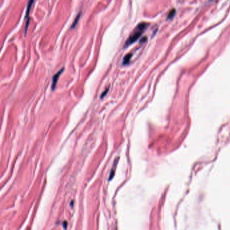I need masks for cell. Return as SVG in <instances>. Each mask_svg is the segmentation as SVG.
<instances>
[{
	"label": "cell",
	"mask_w": 230,
	"mask_h": 230,
	"mask_svg": "<svg viewBox=\"0 0 230 230\" xmlns=\"http://www.w3.org/2000/svg\"><path fill=\"white\" fill-rule=\"evenodd\" d=\"M175 13V10H174V9H172L171 11H170V12H169V14H168V17H171L172 16H173V13Z\"/></svg>",
	"instance_id": "7"
},
{
	"label": "cell",
	"mask_w": 230,
	"mask_h": 230,
	"mask_svg": "<svg viewBox=\"0 0 230 230\" xmlns=\"http://www.w3.org/2000/svg\"><path fill=\"white\" fill-rule=\"evenodd\" d=\"M63 69L64 68L62 67L61 69H59V70L57 71L56 74L54 75L53 76V78H52V84H51V89L52 90H54L55 88V86H56V84H57V81H58V79H59V77L60 75L61 74V73L63 71Z\"/></svg>",
	"instance_id": "3"
},
{
	"label": "cell",
	"mask_w": 230,
	"mask_h": 230,
	"mask_svg": "<svg viewBox=\"0 0 230 230\" xmlns=\"http://www.w3.org/2000/svg\"><path fill=\"white\" fill-rule=\"evenodd\" d=\"M34 3L33 1H29L28 3V6H27V9H26V16H25V32H26L27 28H28V21H29V13H30V7H31V5L32 3Z\"/></svg>",
	"instance_id": "2"
},
{
	"label": "cell",
	"mask_w": 230,
	"mask_h": 230,
	"mask_svg": "<svg viewBox=\"0 0 230 230\" xmlns=\"http://www.w3.org/2000/svg\"><path fill=\"white\" fill-rule=\"evenodd\" d=\"M132 53H127L126 55L125 56L124 58L123 59V62L122 63L123 65H126L127 63H128L129 61H130L131 57H132Z\"/></svg>",
	"instance_id": "4"
},
{
	"label": "cell",
	"mask_w": 230,
	"mask_h": 230,
	"mask_svg": "<svg viewBox=\"0 0 230 230\" xmlns=\"http://www.w3.org/2000/svg\"><path fill=\"white\" fill-rule=\"evenodd\" d=\"M108 90H109V88H106V89L103 91V93L101 94V95H100V98H103V96H105V94L107 93Z\"/></svg>",
	"instance_id": "6"
},
{
	"label": "cell",
	"mask_w": 230,
	"mask_h": 230,
	"mask_svg": "<svg viewBox=\"0 0 230 230\" xmlns=\"http://www.w3.org/2000/svg\"><path fill=\"white\" fill-rule=\"evenodd\" d=\"M79 18H80V13H79L78 16H76V19H75V20H74V22H73V24H72V25H71V28H74L75 25H76V24H77V21H78Z\"/></svg>",
	"instance_id": "5"
},
{
	"label": "cell",
	"mask_w": 230,
	"mask_h": 230,
	"mask_svg": "<svg viewBox=\"0 0 230 230\" xmlns=\"http://www.w3.org/2000/svg\"><path fill=\"white\" fill-rule=\"evenodd\" d=\"M147 25L148 24L146 22H141L140 24L137 25L136 28H134V30L132 32V33L130 34V35L128 36L126 41H125V47H126L127 46H129L130 45H131V44H132L133 42L136 41V40L140 37L141 34H142V32L145 30Z\"/></svg>",
	"instance_id": "1"
}]
</instances>
